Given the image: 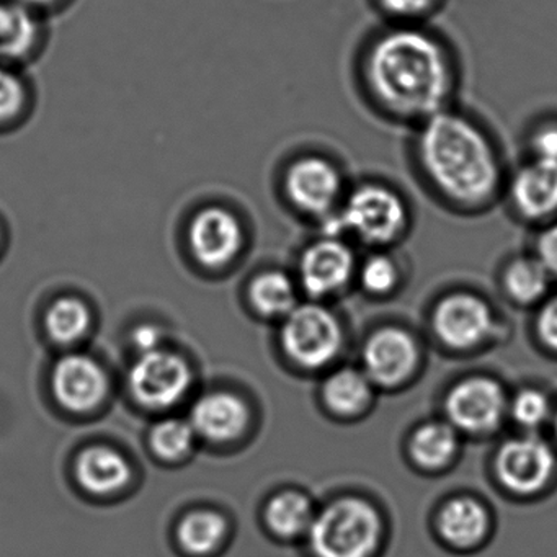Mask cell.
I'll return each mask as SVG.
<instances>
[{
	"instance_id": "obj_1",
	"label": "cell",
	"mask_w": 557,
	"mask_h": 557,
	"mask_svg": "<svg viewBox=\"0 0 557 557\" xmlns=\"http://www.w3.org/2000/svg\"><path fill=\"white\" fill-rule=\"evenodd\" d=\"M367 76L376 99L406 116L430 119L442 112L451 92L445 51L417 30L381 37L368 57Z\"/></svg>"
},
{
	"instance_id": "obj_2",
	"label": "cell",
	"mask_w": 557,
	"mask_h": 557,
	"mask_svg": "<svg viewBox=\"0 0 557 557\" xmlns=\"http://www.w3.org/2000/svg\"><path fill=\"white\" fill-rule=\"evenodd\" d=\"M419 156L430 181L451 200L478 205L497 190V156L487 136L469 120L442 112L426 119Z\"/></svg>"
},
{
	"instance_id": "obj_3",
	"label": "cell",
	"mask_w": 557,
	"mask_h": 557,
	"mask_svg": "<svg viewBox=\"0 0 557 557\" xmlns=\"http://www.w3.org/2000/svg\"><path fill=\"white\" fill-rule=\"evenodd\" d=\"M309 536L319 557H368L380 537V518L367 502L344 498L314 517Z\"/></svg>"
},
{
	"instance_id": "obj_4",
	"label": "cell",
	"mask_w": 557,
	"mask_h": 557,
	"mask_svg": "<svg viewBox=\"0 0 557 557\" xmlns=\"http://www.w3.org/2000/svg\"><path fill=\"white\" fill-rule=\"evenodd\" d=\"M406 207L396 191L381 185H364L348 197L341 213L327 216V236L351 233L367 244H387L406 226Z\"/></svg>"
},
{
	"instance_id": "obj_5",
	"label": "cell",
	"mask_w": 557,
	"mask_h": 557,
	"mask_svg": "<svg viewBox=\"0 0 557 557\" xmlns=\"http://www.w3.org/2000/svg\"><path fill=\"white\" fill-rule=\"evenodd\" d=\"M282 342L293 360L302 367L321 368L341 350V325L324 306H296L283 322Z\"/></svg>"
},
{
	"instance_id": "obj_6",
	"label": "cell",
	"mask_w": 557,
	"mask_h": 557,
	"mask_svg": "<svg viewBox=\"0 0 557 557\" xmlns=\"http://www.w3.org/2000/svg\"><path fill=\"white\" fill-rule=\"evenodd\" d=\"M190 380L184 358L161 348L141 354L129 371L132 393L151 409H165L177 404L187 393Z\"/></svg>"
},
{
	"instance_id": "obj_7",
	"label": "cell",
	"mask_w": 557,
	"mask_h": 557,
	"mask_svg": "<svg viewBox=\"0 0 557 557\" xmlns=\"http://www.w3.org/2000/svg\"><path fill=\"white\" fill-rule=\"evenodd\" d=\"M191 253L207 269L230 265L244 247V230L236 214L210 207L195 214L188 230Z\"/></svg>"
},
{
	"instance_id": "obj_8",
	"label": "cell",
	"mask_w": 557,
	"mask_h": 557,
	"mask_svg": "<svg viewBox=\"0 0 557 557\" xmlns=\"http://www.w3.org/2000/svg\"><path fill=\"white\" fill-rule=\"evenodd\" d=\"M494 315L484 299L472 293H455L436 306L433 327L443 344L465 350L491 335Z\"/></svg>"
},
{
	"instance_id": "obj_9",
	"label": "cell",
	"mask_w": 557,
	"mask_h": 557,
	"mask_svg": "<svg viewBox=\"0 0 557 557\" xmlns=\"http://www.w3.org/2000/svg\"><path fill=\"white\" fill-rule=\"evenodd\" d=\"M289 200L312 216H331L342 194L337 169L321 158H305L288 169L285 181Z\"/></svg>"
},
{
	"instance_id": "obj_10",
	"label": "cell",
	"mask_w": 557,
	"mask_h": 557,
	"mask_svg": "<svg viewBox=\"0 0 557 557\" xmlns=\"http://www.w3.org/2000/svg\"><path fill=\"white\" fill-rule=\"evenodd\" d=\"M355 270V257L347 244L337 237L311 244L299 260V282L314 298H325L341 292Z\"/></svg>"
},
{
	"instance_id": "obj_11",
	"label": "cell",
	"mask_w": 557,
	"mask_h": 557,
	"mask_svg": "<svg viewBox=\"0 0 557 557\" xmlns=\"http://www.w3.org/2000/svg\"><path fill=\"white\" fill-rule=\"evenodd\" d=\"M553 471V449L543 440L534 436L513 440L498 453V478L505 487L518 494L540 491Z\"/></svg>"
},
{
	"instance_id": "obj_12",
	"label": "cell",
	"mask_w": 557,
	"mask_h": 557,
	"mask_svg": "<svg viewBox=\"0 0 557 557\" xmlns=\"http://www.w3.org/2000/svg\"><path fill=\"white\" fill-rule=\"evenodd\" d=\"M449 420L468 432L495 429L505 413V396L500 386L487 377H471L451 391L446 400Z\"/></svg>"
},
{
	"instance_id": "obj_13",
	"label": "cell",
	"mask_w": 557,
	"mask_h": 557,
	"mask_svg": "<svg viewBox=\"0 0 557 557\" xmlns=\"http://www.w3.org/2000/svg\"><path fill=\"white\" fill-rule=\"evenodd\" d=\"M53 391L64 409L89 412L107 396L109 381L92 358L67 355L54 367Z\"/></svg>"
},
{
	"instance_id": "obj_14",
	"label": "cell",
	"mask_w": 557,
	"mask_h": 557,
	"mask_svg": "<svg viewBox=\"0 0 557 557\" xmlns=\"http://www.w3.org/2000/svg\"><path fill=\"white\" fill-rule=\"evenodd\" d=\"M363 360L370 380L394 386L412 373L417 361L416 344L400 329H381L368 338Z\"/></svg>"
},
{
	"instance_id": "obj_15",
	"label": "cell",
	"mask_w": 557,
	"mask_h": 557,
	"mask_svg": "<svg viewBox=\"0 0 557 557\" xmlns=\"http://www.w3.org/2000/svg\"><path fill=\"white\" fill-rule=\"evenodd\" d=\"M511 200L523 216L531 220L550 216L557 211V164L534 159L511 182Z\"/></svg>"
},
{
	"instance_id": "obj_16",
	"label": "cell",
	"mask_w": 557,
	"mask_h": 557,
	"mask_svg": "<svg viewBox=\"0 0 557 557\" xmlns=\"http://www.w3.org/2000/svg\"><path fill=\"white\" fill-rule=\"evenodd\" d=\"M249 422L246 404L227 393L200 397L191 409V426L211 442L237 438Z\"/></svg>"
},
{
	"instance_id": "obj_17",
	"label": "cell",
	"mask_w": 557,
	"mask_h": 557,
	"mask_svg": "<svg viewBox=\"0 0 557 557\" xmlns=\"http://www.w3.org/2000/svg\"><path fill=\"white\" fill-rule=\"evenodd\" d=\"M76 475L79 484L92 494H113L125 487L132 469L115 449L106 446L86 449L77 458Z\"/></svg>"
},
{
	"instance_id": "obj_18",
	"label": "cell",
	"mask_w": 557,
	"mask_h": 557,
	"mask_svg": "<svg viewBox=\"0 0 557 557\" xmlns=\"http://www.w3.org/2000/svg\"><path fill=\"white\" fill-rule=\"evenodd\" d=\"M440 533L453 546L471 547L487 533L484 507L472 498H455L440 513Z\"/></svg>"
},
{
	"instance_id": "obj_19",
	"label": "cell",
	"mask_w": 557,
	"mask_h": 557,
	"mask_svg": "<svg viewBox=\"0 0 557 557\" xmlns=\"http://www.w3.org/2000/svg\"><path fill=\"white\" fill-rule=\"evenodd\" d=\"M38 25L21 4H0V60H18L34 48Z\"/></svg>"
},
{
	"instance_id": "obj_20",
	"label": "cell",
	"mask_w": 557,
	"mask_h": 557,
	"mask_svg": "<svg viewBox=\"0 0 557 557\" xmlns=\"http://www.w3.org/2000/svg\"><path fill=\"white\" fill-rule=\"evenodd\" d=\"M250 302L267 318H286L298 306L296 288L286 273H262L253 280L249 288Z\"/></svg>"
},
{
	"instance_id": "obj_21",
	"label": "cell",
	"mask_w": 557,
	"mask_h": 557,
	"mask_svg": "<svg viewBox=\"0 0 557 557\" xmlns=\"http://www.w3.org/2000/svg\"><path fill=\"white\" fill-rule=\"evenodd\" d=\"M314 513L311 502L298 492L276 495L267 507V523L273 533L283 537H295L309 531Z\"/></svg>"
},
{
	"instance_id": "obj_22",
	"label": "cell",
	"mask_w": 557,
	"mask_h": 557,
	"mask_svg": "<svg viewBox=\"0 0 557 557\" xmlns=\"http://www.w3.org/2000/svg\"><path fill=\"white\" fill-rule=\"evenodd\" d=\"M413 459L423 468H443L451 461L458 449L455 426L448 423H429L417 430L412 438Z\"/></svg>"
},
{
	"instance_id": "obj_23",
	"label": "cell",
	"mask_w": 557,
	"mask_h": 557,
	"mask_svg": "<svg viewBox=\"0 0 557 557\" xmlns=\"http://www.w3.org/2000/svg\"><path fill=\"white\" fill-rule=\"evenodd\" d=\"M48 335L57 344L71 345L81 341L89 331V308L81 299L64 296L50 306L45 319Z\"/></svg>"
},
{
	"instance_id": "obj_24",
	"label": "cell",
	"mask_w": 557,
	"mask_h": 557,
	"mask_svg": "<svg viewBox=\"0 0 557 557\" xmlns=\"http://www.w3.org/2000/svg\"><path fill=\"white\" fill-rule=\"evenodd\" d=\"M370 394L368 377L350 368L332 374L324 386L325 403L341 416H354L360 412L370 400Z\"/></svg>"
},
{
	"instance_id": "obj_25",
	"label": "cell",
	"mask_w": 557,
	"mask_h": 557,
	"mask_svg": "<svg viewBox=\"0 0 557 557\" xmlns=\"http://www.w3.org/2000/svg\"><path fill=\"white\" fill-rule=\"evenodd\" d=\"M226 534V520L214 511H195L178 524L177 536L182 547L195 556H205L216 549Z\"/></svg>"
},
{
	"instance_id": "obj_26",
	"label": "cell",
	"mask_w": 557,
	"mask_h": 557,
	"mask_svg": "<svg viewBox=\"0 0 557 557\" xmlns=\"http://www.w3.org/2000/svg\"><path fill=\"white\" fill-rule=\"evenodd\" d=\"M550 275L537 257L515 260L505 272V289L518 302L537 301L549 288Z\"/></svg>"
},
{
	"instance_id": "obj_27",
	"label": "cell",
	"mask_w": 557,
	"mask_h": 557,
	"mask_svg": "<svg viewBox=\"0 0 557 557\" xmlns=\"http://www.w3.org/2000/svg\"><path fill=\"white\" fill-rule=\"evenodd\" d=\"M194 438L195 430L190 422L168 419L152 430L151 446L161 458L177 459L190 451Z\"/></svg>"
},
{
	"instance_id": "obj_28",
	"label": "cell",
	"mask_w": 557,
	"mask_h": 557,
	"mask_svg": "<svg viewBox=\"0 0 557 557\" xmlns=\"http://www.w3.org/2000/svg\"><path fill=\"white\" fill-rule=\"evenodd\" d=\"M397 267L389 257L371 256L361 269V283L373 295H386L397 285Z\"/></svg>"
},
{
	"instance_id": "obj_29",
	"label": "cell",
	"mask_w": 557,
	"mask_h": 557,
	"mask_svg": "<svg viewBox=\"0 0 557 557\" xmlns=\"http://www.w3.org/2000/svg\"><path fill=\"white\" fill-rule=\"evenodd\" d=\"M511 416L523 426H540L549 416V403L537 391H523L511 404Z\"/></svg>"
},
{
	"instance_id": "obj_30",
	"label": "cell",
	"mask_w": 557,
	"mask_h": 557,
	"mask_svg": "<svg viewBox=\"0 0 557 557\" xmlns=\"http://www.w3.org/2000/svg\"><path fill=\"white\" fill-rule=\"evenodd\" d=\"M25 102V90L21 79L11 71L0 67V122L18 115Z\"/></svg>"
},
{
	"instance_id": "obj_31",
	"label": "cell",
	"mask_w": 557,
	"mask_h": 557,
	"mask_svg": "<svg viewBox=\"0 0 557 557\" xmlns=\"http://www.w3.org/2000/svg\"><path fill=\"white\" fill-rule=\"evenodd\" d=\"M534 159L557 164V126H544L534 133L531 141Z\"/></svg>"
},
{
	"instance_id": "obj_32",
	"label": "cell",
	"mask_w": 557,
	"mask_h": 557,
	"mask_svg": "<svg viewBox=\"0 0 557 557\" xmlns=\"http://www.w3.org/2000/svg\"><path fill=\"white\" fill-rule=\"evenodd\" d=\"M537 259L546 267L550 278H557V223L547 227L537 239Z\"/></svg>"
},
{
	"instance_id": "obj_33",
	"label": "cell",
	"mask_w": 557,
	"mask_h": 557,
	"mask_svg": "<svg viewBox=\"0 0 557 557\" xmlns=\"http://www.w3.org/2000/svg\"><path fill=\"white\" fill-rule=\"evenodd\" d=\"M537 332L547 347L557 350V298L549 299L541 309Z\"/></svg>"
},
{
	"instance_id": "obj_34",
	"label": "cell",
	"mask_w": 557,
	"mask_h": 557,
	"mask_svg": "<svg viewBox=\"0 0 557 557\" xmlns=\"http://www.w3.org/2000/svg\"><path fill=\"white\" fill-rule=\"evenodd\" d=\"M133 341L141 354H148V351L158 350L161 344V332L154 325H141L136 329Z\"/></svg>"
},
{
	"instance_id": "obj_35",
	"label": "cell",
	"mask_w": 557,
	"mask_h": 557,
	"mask_svg": "<svg viewBox=\"0 0 557 557\" xmlns=\"http://www.w3.org/2000/svg\"><path fill=\"white\" fill-rule=\"evenodd\" d=\"M433 0H383L387 11L399 15H413L425 11Z\"/></svg>"
},
{
	"instance_id": "obj_36",
	"label": "cell",
	"mask_w": 557,
	"mask_h": 557,
	"mask_svg": "<svg viewBox=\"0 0 557 557\" xmlns=\"http://www.w3.org/2000/svg\"><path fill=\"white\" fill-rule=\"evenodd\" d=\"M24 2L30 5H48L54 2V0H24Z\"/></svg>"
},
{
	"instance_id": "obj_37",
	"label": "cell",
	"mask_w": 557,
	"mask_h": 557,
	"mask_svg": "<svg viewBox=\"0 0 557 557\" xmlns=\"http://www.w3.org/2000/svg\"><path fill=\"white\" fill-rule=\"evenodd\" d=\"M556 433H557V417H556Z\"/></svg>"
}]
</instances>
